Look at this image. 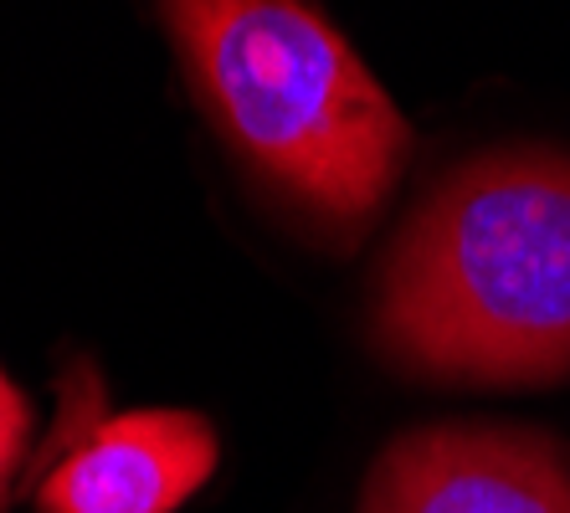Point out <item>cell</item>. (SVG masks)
<instances>
[{
  "label": "cell",
  "instance_id": "cell-1",
  "mask_svg": "<svg viewBox=\"0 0 570 513\" xmlns=\"http://www.w3.org/2000/svg\"><path fill=\"white\" fill-rule=\"evenodd\" d=\"M375 339L426 381H566L570 159L483 155L438 185L381 273Z\"/></svg>",
  "mask_w": 570,
  "mask_h": 513
},
{
  "label": "cell",
  "instance_id": "cell-2",
  "mask_svg": "<svg viewBox=\"0 0 570 513\" xmlns=\"http://www.w3.org/2000/svg\"><path fill=\"white\" fill-rule=\"evenodd\" d=\"M200 108L253 175L334 241L360 237L412 134L308 0H159Z\"/></svg>",
  "mask_w": 570,
  "mask_h": 513
},
{
  "label": "cell",
  "instance_id": "cell-3",
  "mask_svg": "<svg viewBox=\"0 0 570 513\" xmlns=\"http://www.w3.org/2000/svg\"><path fill=\"white\" fill-rule=\"evenodd\" d=\"M360 513H570V457L514 426H422L381 452Z\"/></svg>",
  "mask_w": 570,
  "mask_h": 513
},
{
  "label": "cell",
  "instance_id": "cell-4",
  "mask_svg": "<svg viewBox=\"0 0 570 513\" xmlns=\"http://www.w3.org/2000/svg\"><path fill=\"white\" fill-rule=\"evenodd\" d=\"M216 473V432L196 411H124L67 442L41 473V513H175Z\"/></svg>",
  "mask_w": 570,
  "mask_h": 513
},
{
  "label": "cell",
  "instance_id": "cell-5",
  "mask_svg": "<svg viewBox=\"0 0 570 513\" xmlns=\"http://www.w3.org/2000/svg\"><path fill=\"white\" fill-rule=\"evenodd\" d=\"M31 436H37V416H31V401L21 395V385L0 369V503L11 493L16 473L27 467L31 457Z\"/></svg>",
  "mask_w": 570,
  "mask_h": 513
}]
</instances>
